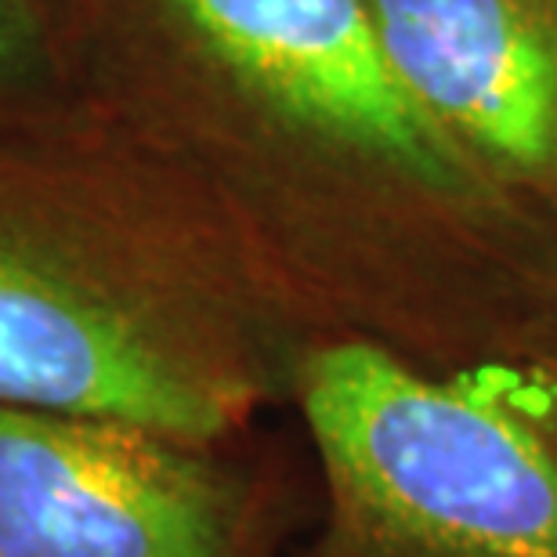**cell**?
<instances>
[{
  "instance_id": "cell-4",
  "label": "cell",
  "mask_w": 557,
  "mask_h": 557,
  "mask_svg": "<svg viewBox=\"0 0 557 557\" xmlns=\"http://www.w3.org/2000/svg\"><path fill=\"white\" fill-rule=\"evenodd\" d=\"M243 87L344 160L428 193L474 163L398 81L370 0H160Z\"/></svg>"
},
{
  "instance_id": "cell-1",
  "label": "cell",
  "mask_w": 557,
  "mask_h": 557,
  "mask_svg": "<svg viewBox=\"0 0 557 557\" xmlns=\"http://www.w3.org/2000/svg\"><path fill=\"white\" fill-rule=\"evenodd\" d=\"M113 199L0 196V403L214 445L261 370L193 247Z\"/></svg>"
},
{
  "instance_id": "cell-6",
  "label": "cell",
  "mask_w": 557,
  "mask_h": 557,
  "mask_svg": "<svg viewBox=\"0 0 557 557\" xmlns=\"http://www.w3.org/2000/svg\"><path fill=\"white\" fill-rule=\"evenodd\" d=\"M26 11H22V0H0V62L11 59L22 44H26Z\"/></svg>"
},
{
  "instance_id": "cell-3",
  "label": "cell",
  "mask_w": 557,
  "mask_h": 557,
  "mask_svg": "<svg viewBox=\"0 0 557 557\" xmlns=\"http://www.w3.org/2000/svg\"><path fill=\"white\" fill-rule=\"evenodd\" d=\"M0 557H269V518L214 445L0 403Z\"/></svg>"
},
{
  "instance_id": "cell-2",
  "label": "cell",
  "mask_w": 557,
  "mask_h": 557,
  "mask_svg": "<svg viewBox=\"0 0 557 557\" xmlns=\"http://www.w3.org/2000/svg\"><path fill=\"white\" fill-rule=\"evenodd\" d=\"M289 381L330 493L311 557H557V453L529 423L370 341Z\"/></svg>"
},
{
  "instance_id": "cell-5",
  "label": "cell",
  "mask_w": 557,
  "mask_h": 557,
  "mask_svg": "<svg viewBox=\"0 0 557 557\" xmlns=\"http://www.w3.org/2000/svg\"><path fill=\"white\" fill-rule=\"evenodd\" d=\"M398 81L474 166L557 188V0H370Z\"/></svg>"
}]
</instances>
